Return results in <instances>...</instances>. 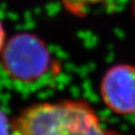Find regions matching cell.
<instances>
[{"label": "cell", "mask_w": 135, "mask_h": 135, "mask_svg": "<svg viewBox=\"0 0 135 135\" xmlns=\"http://www.w3.org/2000/svg\"><path fill=\"white\" fill-rule=\"evenodd\" d=\"M12 135H109L96 112L81 100L29 105L12 122Z\"/></svg>", "instance_id": "1"}, {"label": "cell", "mask_w": 135, "mask_h": 135, "mask_svg": "<svg viewBox=\"0 0 135 135\" xmlns=\"http://www.w3.org/2000/svg\"><path fill=\"white\" fill-rule=\"evenodd\" d=\"M6 76L21 88L37 90L59 74L60 65L43 40L28 32L14 34L0 54Z\"/></svg>", "instance_id": "2"}, {"label": "cell", "mask_w": 135, "mask_h": 135, "mask_svg": "<svg viewBox=\"0 0 135 135\" xmlns=\"http://www.w3.org/2000/svg\"><path fill=\"white\" fill-rule=\"evenodd\" d=\"M100 95L105 106L115 114H135V66L117 64L104 73Z\"/></svg>", "instance_id": "3"}, {"label": "cell", "mask_w": 135, "mask_h": 135, "mask_svg": "<svg viewBox=\"0 0 135 135\" xmlns=\"http://www.w3.org/2000/svg\"><path fill=\"white\" fill-rule=\"evenodd\" d=\"M66 9L73 14L83 15L88 8L105 0H61Z\"/></svg>", "instance_id": "4"}, {"label": "cell", "mask_w": 135, "mask_h": 135, "mask_svg": "<svg viewBox=\"0 0 135 135\" xmlns=\"http://www.w3.org/2000/svg\"><path fill=\"white\" fill-rule=\"evenodd\" d=\"M0 135H12V123L2 109H0Z\"/></svg>", "instance_id": "5"}, {"label": "cell", "mask_w": 135, "mask_h": 135, "mask_svg": "<svg viewBox=\"0 0 135 135\" xmlns=\"http://www.w3.org/2000/svg\"><path fill=\"white\" fill-rule=\"evenodd\" d=\"M5 43H6V39H5V30L4 26L2 24V21L0 20V54L2 52V50L4 48Z\"/></svg>", "instance_id": "6"}, {"label": "cell", "mask_w": 135, "mask_h": 135, "mask_svg": "<svg viewBox=\"0 0 135 135\" xmlns=\"http://www.w3.org/2000/svg\"><path fill=\"white\" fill-rule=\"evenodd\" d=\"M132 4H133V9H134L135 12V0H132Z\"/></svg>", "instance_id": "7"}]
</instances>
